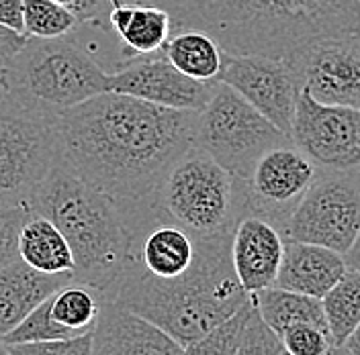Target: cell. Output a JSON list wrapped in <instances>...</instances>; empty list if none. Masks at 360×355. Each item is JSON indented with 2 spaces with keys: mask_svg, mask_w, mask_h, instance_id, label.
Listing matches in <instances>:
<instances>
[{
  "mask_svg": "<svg viewBox=\"0 0 360 355\" xmlns=\"http://www.w3.org/2000/svg\"><path fill=\"white\" fill-rule=\"evenodd\" d=\"M260 319L281 337L295 325L307 323L328 331V321L323 312V302L314 296H305L291 290L272 288L258 290L252 294ZM330 333V331H328Z\"/></svg>",
  "mask_w": 360,
  "mask_h": 355,
  "instance_id": "44dd1931",
  "label": "cell"
},
{
  "mask_svg": "<svg viewBox=\"0 0 360 355\" xmlns=\"http://www.w3.org/2000/svg\"><path fill=\"white\" fill-rule=\"evenodd\" d=\"M283 341L291 355H330L334 349L330 333L307 323L291 327L283 335Z\"/></svg>",
  "mask_w": 360,
  "mask_h": 355,
  "instance_id": "f1b7e54d",
  "label": "cell"
},
{
  "mask_svg": "<svg viewBox=\"0 0 360 355\" xmlns=\"http://www.w3.org/2000/svg\"><path fill=\"white\" fill-rule=\"evenodd\" d=\"M346 269L344 255L334 249L285 239V253L274 286L321 300L340 282Z\"/></svg>",
  "mask_w": 360,
  "mask_h": 355,
  "instance_id": "e0dca14e",
  "label": "cell"
},
{
  "mask_svg": "<svg viewBox=\"0 0 360 355\" xmlns=\"http://www.w3.org/2000/svg\"><path fill=\"white\" fill-rule=\"evenodd\" d=\"M4 72L8 90L58 112L109 92V72L66 37H29Z\"/></svg>",
  "mask_w": 360,
  "mask_h": 355,
  "instance_id": "52a82bcc",
  "label": "cell"
},
{
  "mask_svg": "<svg viewBox=\"0 0 360 355\" xmlns=\"http://www.w3.org/2000/svg\"><path fill=\"white\" fill-rule=\"evenodd\" d=\"M184 347L152 321L105 300L92 331V355H182Z\"/></svg>",
  "mask_w": 360,
  "mask_h": 355,
  "instance_id": "9a60e30c",
  "label": "cell"
},
{
  "mask_svg": "<svg viewBox=\"0 0 360 355\" xmlns=\"http://www.w3.org/2000/svg\"><path fill=\"white\" fill-rule=\"evenodd\" d=\"M27 35L19 33L6 25L0 22V67L11 66V62L19 55L25 43H27Z\"/></svg>",
  "mask_w": 360,
  "mask_h": 355,
  "instance_id": "d6a6232c",
  "label": "cell"
},
{
  "mask_svg": "<svg viewBox=\"0 0 360 355\" xmlns=\"http://www.w3.org/2000/svg\"><path fill=\"white\" fill-rule=\"evenodd\" d=\"M19 255L22 262L45 274L74 272V253L64 233L56 222L31 210L19 235Z\"/></svg>",
  "mask_w": 360,
  "mask_h": 355,
  "instance_id": "ffe728a7",
  "label": "cell"
},
{
  "mask_svg": "<svg viewBox=\"0 0 360 355\" xmlns=\"http://www.w3.org/2000/svg\"><path fill=\"white\" fill-rule=\"evenodd\" d=\"M53 2L68 8L80 21V25L90 22L103 29H111L109 15H111L112 0H53Z\"/></svg>",
  "mask_w": 360,
  "mask_h": 355,
  "instance_id": "1f68e13d",
  "label": "cell"
},
{
  "mask_svg": "<svg viewBox=\"0 0 360 355\" xmlns=\"http://www.w3.org/2000/svg\"><path fill=\"white\" fill-rule=\"evenodd\" d=\"M291 141L321 170H360V111L319 102L301 88Z\"/></svg>",
  "mask_w": 360,
  "mask_h": 355,
  "instance_id": "30bf717a",
  "label": "cell"
},
{
  "mask_svg": "<svg viewBox=\"0 0 360 355\" xmlns=\"http://www.w3.org/2000/svg\"><path fill=\"white\" fill-rule=\"evenodd\" d=\"M321 302L332 343L342 347L360 323V272L348 267Z\"/></svg>",
  "mask_w": 360,
  "mask_h": 355,
  "instance_id": "603a6c76",
  "label": "cell"
},
{
  "mask_svg": "<svg viewBox=\"0 0 360 355\" xmlns=\"http://www.w3.org/2000/svg\"><path fill=\"white\" fill-rule=\"evenodd\" d=\"M344 260H346V266L350 267V269H356V272H360V235L356 237L354 245L346 251Z\"/></svg>",
  "mask_w": 360,
  "mask_h": 355,
  "instance_id": "e575fe53",
  "label": "cell"
},
{
  "mask_svg": "<svg viewBox=\"0 0 360 355\" xmlns=\"http://www.w3.org/2000/svg\"><path fill=\"white\" fill-rule=\"evenodd\" d=\"M289 141L291 137L224 82L215 84L195 129V145L242 182H248L256 161L269 149Z\"/></svg>",
  "mask_w": 360,
  "mask_h": 355,
  "instance_id": "ba28073f",
  "label": "cell"
},
{
  "mask_svg": "<svg viewBox=\"0 0 360 355\" xmlns=\"http://www.w3.org/2000/svg\"><path fill=\"white\" fill-rule=\"evenodd\" d=\"M27 217H29V206L0 208V269L21 260L19 235Z\"/></svg>",
  "mask_w": 360,
  "mask_h": 355,
  "instance_id": "f546056e",
  "label": "cell"
},
{
  "mask_svg": "<svg viewBox=\"0 0 360 355\" xmlns=\"http://www.w3.org/2000/svg\"><path fill=\"white\" fill-rule=\"evenodd\" d=\"M101 307H103V296L94 288L80 282H72L51 296L53 319L76 335L94 331Z\"/></svg>",
  "mask_w": 360,
  "mask_h": 355,
  "instance_id": "cb8c5ba5",
  "label": "cell"
},
{
  "mask_svg": "<svg viewBox=\"0 0 360 355\" xmlns=\"http://www.w3.org/2000/svg\"><path fill=\"white\" fill-rule=\"evenodd\" d=\"M60 161V112L8 90L0 98V208L27 206Z\"/></svg>",
  "mask_w": 360,
  "mask_h": 355,
  "instance_id": "8992f818",
  "label": "cell"
},
{
  "mask_svg": "<svg viewBox=\"0 0 360 355\" xmlns=\"http://www.w3.org/2000/svg\"><path fill=\"white\" fill-rule=\"evenodd\" d=\"M285 62L315 100L360 111V31L315 39Z\"/></svg>",
  "mask_w": 360,
  "mask_h": 355,
  "instance_id": "8fae6325",
  "label": "cell"
},
{
  "mask_svg": "<svg viewBox=\"0 0 360 355\" xmlns=\"http://www.w3.org/2000/svg\"><path fill=\"white\" fill-rule=\"evenodd\" d=\"M217 82H224L269 119L270 123L291 137L297 98L301 82L285 60L258 53H227Z\"/></svg>",
  "mask_w": 360,
  "mask_h": 355,
  "instance_id": "7c38bea8",
  "label": "cell"
},
{
  "mask_svg": "<svg viewBox=\"0 0 360 355\" xmlns=\"http://www.w3.org/2000/svg\"><path fill=\"white\" fill-rule=\"evenodd\" d=\"M0 355H8V345L2 341V337H0Z\"/></svg>",
  "mask_w": 360,
  "mask_h": 355,
  "instance_id": "f35d334b",
  "label": "cell"
},
{
  "mask_svg": "<svg viewBox=\"0 0 360 355\" xmlns=\"http://www.w3.org/2000/svg\"><path fill=\"white\" fill-rule=\"evenodd\" d=\"M109 27L123 43V55H150L162 51L172 35L170 15L154 4L135 2L127 4L117 0L109 15Z\"/></svg>",
  "mask_w": 360,
  "mask_h": 355,
  "instance_id": "d6986e66",
  "label": "cell"
},
{
  "mask_svg": "<svg viewBox=\"0 0 360 355\" xmlns=\"http://www.w3.org/2000/svg\"><path fill=\"white\" fill-rule=\"evenodd\" d=\"M319 168L292 141L260 157L246 182V210L276 225L283 233L292 210L314 184Z\"/></svg>",
  "mask_w": 360,
  "mask_h": 355,
  "instance_id": "4fadbf2b",
  "label": "cell"
},
{
  "mask_svg": "<svg viewBox=\"0 0 360 355\" xmlns=\"http://www.w3.org/2000/svg\"><path fill=\"white\" fill-rule=\"evenodd\" d=\"M197 119L199 111L103 92L60 112L62 161L111 199L139 202L195 145Z\"/></svg>",
  "mask_w": 360,
  "mask_h": 355,
  "instance_id": "6da1fadb",
  "label": "cell"
},
{
  "mask_svg": "<svg viewBox=\"0 0 360 355\" xmlns=\"http://www.w3.org/2000/svg\"><path fill=\"white\" fill-rule=\"evenodd\" d=\"M0 22L25 33L22 27V0H0Z\"/></svg>",
  "mask_w": 360,
  "mask_h": 355,
  "instance_id": "836d02e7",
  "label": "cell"
},
{
  "mask_svg": "<svg viewBox=\"0 0 360 355\" xmlns=\"http://www.w3.org/2000/svg\"><path fill=\"white\" fill-rule=\"evenodd\" d=\"M240 178L193 145L180 156L152 194V206L195 237L233 233L246 213V186Z\"/></svg>",
  "mask_w": 360,
  "mask_h": 355,
  "instance_id": "5b68a950",
  "label": "cell"
},
{
  "mask_svg": "<svg viewBox=\"0 0 360 355\" xmlns=\"http://www.w3.org/2000/svg\"><path fill=\"white\" fill-rule=\"evenodd\" d=\"M74 282V272L45 274L17 260L0 269V337L15 329L31 311Z\"/></svg>",
  "mask_w": 360,
  "mask_h": 355,
  "instance_id": "ac0fdd59",
  "label": "cell"
},
{
  "mask_svg": "<svg viewBox=\"0 0 360 355\" xmlns=\"http://www.w3.org/2000/svg\"><path fill=\"white\" fill-rule=\"evenodd\" d=\"M283 235L285 239L321 245L346 255L360 235V170L336 172L319 168Z\"/></svg>",
  "mask_w": 360,
  "mask_h": 355,
  "instance_id": "9c48e42d",
  "label": "cell"
},
{
  "mask_svg": "<svg viewBox=\"0 0 360 355\" xmlns=\"http://www.w3.org/2000/svg\"><path fill=\"white\" fill-rule=\"evenodd\" d=\"M217 82H199L172 66L162 51L127 58L109 72V92L180 111H202Z\"/></svg>",
  "mask_w": 360,
  "mask_h": 355,
  "instance_id": "5bb4252c",
  "label": "cell"
},
{
  "mask_svg": "<svg viewBox=\"0 0 360 355\" xmlns=\"http://www.w3.org/2000/svg\"><path fill=\"white\" fill-rule=\"evenodd\" d=\"M285 253V235L276 225L246 210L231 235V262L246 292L272 288Z\"/></svg>",
  "mask_w": 360,
  "mask_h": 355,
  "instance_id": "2e32d148",
  "label": "cell"
},
{
  "mask_svg": "<svg viewBox=\"0 0 360 355\" xmlns=\"http://www.w3.org/2000/svg\"><path fill=\"white\" fill-rule=\"evenodd\" d=\"M231 235L197 237L195 264L172 280H156L127 264L111 300L152 321L182 347L197 341L250 300L233 269Z\"/></svg>",
  "mask_w": 360,
  "mask_h": 355,
  "instance_id": "3957f363",
  "label": "cell"
},
{
  "mask_svg": "<svg viewBox=\"0 0 360 355\" xmlns=\"http://www.w3.org/2000/svg\"><path fill=\"white\" fill-rule=\"evenodd\" d=\"M27 206L64 233L74 253V282L111 300L134 249L125 204L86 184L60 161Z\"/></svg>",
  "mask_w": 360,
  "mask_h": 355,
  "instance_id": "277c9868",
  "label": "cell"
},
{
  "mask_svg": "<svg viewBox=\"0 0 360 355\" xmlns=\"http://www.w3.org/2000/svg\"><path fill=\"white\" fill-rule=\"evenodd\" d=\"M70 337H80L72 333L70 329L62 327L53 314H51V298L41 302L35 311H31L21 323L11 329L6 335H2V341L6 345H17V343H39V341H58V339H70Z\"/></svg>",
  "mask_w": 360,
  "mask_h": 355,
  "instance_id": "4316f807",
  "label": "cell"
},
{
  "mask_svg": "<svg viewBox=\"0 0 360 355\" xmlns=\"http://www.w3.org/2000/svg\"><path fill=\"white\" fill-rule=\"evenodd\" d=\"M8 355H92V331L58 341L8 345Z\"/></svg>",
  "mask_w": 360,
  "mask_h": 355,
  "instance_id": "4dcf8cb0",
  "label": "cell"
},
{
  "mask_svg": "<svg viewBox=\"0 0 360 355\" xmlns=\"http://www.w3.org/2000/svg\"><path fill=\"white\" fill-rule=\"evenodd\" d=\"M115 2H117V0H112V4H115Z\"/></svg>",
  "mask_w": 360,
  "mask_h": 355,
  "instance_id": "ab89813d",
  "label": "cell"
},
{
  "mask_svg": "<svg viewBox=\"0 0 360 355\" xmlns=\"http://www.w3.org/2000/svg\"><path fill=\"white\" fill-rule=\"evenodd\" d=\"M164 8L172 31L211 35L227 53L285 60L315 39L360 31V0H137Z\"/></svg>",
  "mask_w": 360,
  "mask_h": 355,
  "instance_id": "7a4b0ae2",
  "label": "cell"
},
{
  "mask_svg": "<svg viewBox=\"0 0 360 355\" xmlns=\"http://www.w3.org/2000/svg\"><path fill=\"white\" fill-rule=\"evenodd\" d=\"M330 355H352V354H350V351H348L346 347H334V349H332V354H330Z\"/></svg>",
  "mask_w": 360,
  "mask_h": 355,
  "instance_id": "74e56055",
  "label": "cell"
},
{
  "mask_svg": "<svg viewBox=\"0 0 360 355\" xmlns=\"http://www.w3.org/2000/svg\"><path fill=\"white\" fill-rule=\"evenodd\" d=\"M254 311H256V304L250 294V300L240 311L231 314L224 323H219L217 327H213L209 333L199 337L197 341L184 345L182 355H236L240 349L248 321Z\"/></svg>",
  "mask_w": 360,
  "mask_h": 355,
  "instance_id": "d4e9b609",
  "label": "cell"
},
{
  "mask_svg": "<svg viewBox=\"0 0 360 355\" xmlns=\"http://www.w3.org/2000/svg\"><path fill=\"white\" fill-rule=\"evenodd\" d=\"M80 21L53 0H22V27L27 37H68Z\"/></svg>",
  "mask_w": 360,
  "mask_h": 355,
  "instance_id": "484cf974",
  "label": "cell"
},
{
  "mask_svg": "<svg viewBox=\"0 0 360 355\" xmlns=\"http://www.w3.org/2000/svg\"><path fill=\"white\" fill-rule=\"evenodd\" d=\"M162 55L193 80L217 82L225 51L211 35L195 29H182L172 31L162 47Z\"/></svg>",
  "mask_w": 360,
  "mask_h": 355,
  "instance_id": "7402d4cb",
  "label": "cell"
},
{
  "mask_svg": "<svg viewBox=\"0 0 360 355\" xmlns=\"http://www.w3.org/2000/svg\"><path fill=\"white\" fill-rule=\"evenodd\" d=\"M8 92V84H6V72L4 67H0V98Z\"/></svg>",
  "mask_w": 360,
  "mask_h": 355,
  "instance_id": "8d00e7d4",
  "label": "cell"
},
{
  "mask_svg": "<svg viewBox=\"0 0 360 355\" xmlns=\"http://www.w3.org/2000/svg\"><path fill=\"white\" fill-rule=\"evenodd\" d=\"M342 347H346L352 355H360V323L356 325V329L350 333V337L346 339V343Z\"/></svg>",
  "mask_w": 360,
  "mask_h": 355,
  "instance_id": "d590c367",
  "label": "cell"
},
{
  "mask_svg": "<svg viewBox=\"0 0 360 355\" xmlns=\"http://www.w3.org/2000/svg\"><path fill=\"white\" fill-rule=\"evenodd\" d=\"M236 355H291L285 347V341L278 333H274L269 325L260 319L258 311L250 316L246 331L242 337L240 349Z\"/></svg>",
  "mask_w": 360,
  "mask_h": 355,
  "instance_id": "83f0119b",
  "label": "cell"
}]
</instances>
